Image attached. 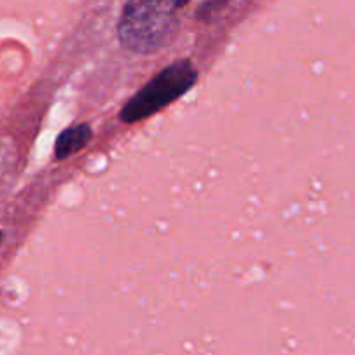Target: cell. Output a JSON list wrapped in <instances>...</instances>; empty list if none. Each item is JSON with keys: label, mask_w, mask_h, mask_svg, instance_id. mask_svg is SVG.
Here are the masks:
<instances>
[{"label": "cell", "mask_w": 355, "mask_h": 355, "mask_svg": "<svg viewBox=\"0 0 355 355\" xmlns=\"http://www.w3.org/2000/svg\"><path fill=\"white\" fill-rule=\"evenodd\" d=\"M180 3L128 2L118 21V38L127 51L155 54L172 44L179 33Z\"/></svg>", "instance_id": "cell-1"}, {"label": "cell", "mask_w": 355, "mask_h": 355, "mask_svg": "<svg viewBox=\"0 0 355 355\" xmlns=\"http://www.w3.org/2000/svg\"><path fill=\"white\" fill-rule=\"evenodd\" d=\"M2 238H3V234H2V232H0V241H2Z\"/></svg>", "instance_id": "cell-4"}, {"label": "cell", "mask_w": 355, "mask_h": 355, "mask_svg": "<svg viewBox=\"0 0 355 355\" xmlns=\"http://www.w3.org/2000/svg\"><path fill=\"white\" fill-rule=\"evenodd\" d=\"M196 82L198 71L189 59L172 62L127 101L120 118L125 123H135L153 116L159 110L182 97L187 90L193 89Z\"/></svg>", "instance_id": "cell-2"}, {"label": "cell", "mask_w": 355, "mask_h": 355, "mask_svg": "<svg viewBox=\"0 0 355 355\" xmlns=\"http://www.w3.org/2000/svg\"><path fill=\"white\" fill-rule=\"evenodd\" d=\"M92 139V128L89 123H76L62 130L54 144V155L58 159L69 158L76 151L85 148Z\"/></svg>", "instance_id": "cell-3"}]
</instances>
